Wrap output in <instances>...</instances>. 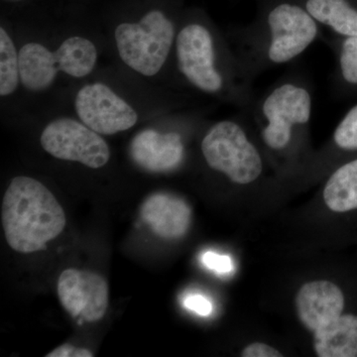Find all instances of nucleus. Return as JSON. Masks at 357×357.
Returning <instances> with one entry per match:
<instances>
[{
    "label": "nucleus",
    "instance_id": "obj_17",
    "mask_svg": "<svg viewBox=\"0 0 357 357\" xmlns=\"http://www.w3.org/2000/svg\"><path fill=\"white\" fill-rule=\"evenodd\" d=\"M335 142L345 150L357 149V105L349 112L335 129Z\"/></svg>",
    "mask_w": 357,
    "mask_h": 357
},
{
    "label": "nucleus",
    "instance_id": "obj_2",
    "mask_svg": "<svg viewBox=\"0 0 357 357\" xmlns=\"http://www.w3.org/2000/svg\"><path fill=\"white\" fill-rule=\"evenodd\" d=\"M301 323L314 335L319 357H357V316L342 314L344 296L333 282H310L296 296Z\"/></svg>",
    "mask_w": 357,
    "mask_h": 357
},
{
    "label": "nucleus",
    "instance_id": "obj_19",
    "mask_svg": "<svg viewBox=\"0 0 357 357\" xmlns=\"http://www.w3.org/2000/svg\"><path fill=\"white\" fill-rule=\"evenodd\" d=\"M203 262L206 267L218 273H229L234 269V264L229 256L218 255L213 251L204 253Z\"/></svg>",
    "mask_w": 357,
    "mask_h": 357
},
{
    "label": "nucleus",
    "instance_id": "obj_7",
    "mask_svg": "<svg viewBox=\"0 0 357 357\" xmlns=\"http://www.w3.org/2000/svg\"><path fill=\"white\" fill-rule=\"evenodd\" d=\"M76 110L84 124L103 135L128 130L138 119L137 112L103 84L84 86L77 95Z\"/></svg>",
    "mask_w": 357,
    "mask_h": 357
},
{
    "label": "nucleus",
    "instance_id": "obj_13",
    "mask_svg": "<svg viewBox=\"0 0 357 357\" xmlns=\"http://www.w3.org/2000/svg\"><path fill=\"white\" fill-rule=\"evenodd\" d=\"M130 156L148 172H170L182 162L184 146L178 133L161 134L146 129L133 138Z\"/></svg>",
    "mask_w": 357,
    "mask_h": 357
},
{
    "label": "nucleus",
    "instance_id": "obj_20",
    "mask_svg": "<svg viewBox=\"0 0 357 357\" xmlns=\"http://www.w3.org/2000/svg\"><path fill=\"white\" fill-rule=\"evenodd\" d=\"M185 307L190 311L197 312L199 316H208L213 312V305L210 301L201 295H192L185 298Z\"/></svg>",
    "mask_w": 357,
    "mask_h": 357
},
{
    "label": "nucleus",
    "instance_id": "obj_8",
    "mask_svg": "<svg viewBox=\"0 0 357 357\" xmlns=\"http://www.w3.org/2000/svg\"><path fill=\"white\" fill-rule=\"evenodd\" d=\"M58 296L66 311L84 321H100L109 307V285L102 275L69 268L61 273Z\"/></svg>",
    "mask_w": 357,
    "mask_h": 357
},
{
    "label": "nucleus",
    "instance_id": "obj_22",
    "mask_svg": "<svg viewBox=\"0 0 357 357\" xmlns=\"http://www.w3.org/2000/svg\"><path fill=\"white\" fill-rule=\"evenodd\" d=\"M93 354L89 349H79L70 344H63L47 354L46 357H93Z\"/></svg>",
    "mask_w": 357,
    "mask_h": 357
},
{
    "label": "nucleus",
    "instance_id": "obj_11",
    "mask_svg": "<svg viewBox=\"0 0 357 357\" xmlns=\"http://www.w3.org/2000/svg\"><path fill=\"white\" fill-rule=\"evenodd\" d=\"M178 68L202 91L215 93L222 79L213 67V40L210 32L198 24L185 26L177 38Z\"/></svg>",
    "mask_w": 357,
    "mask_h": 357
},
{
    "label": "nucleus",
    "instance_id": "obj_5",
    "mask_svg": "<svg viewBox=\"0 0 357 357\" xmlns=\"http://www.w3.org/2000/svg\"><path fill=\"white\" fill-rule=\"evenodd\" d=\"M202 151L211 169L225 174L236 184H250L262 172L259 153L234 122L222 121L213 126L204 136Z\"/></svg>",
    "mask_w": 357,
    "mask_h": 357
},
{
    "label": "nucleus",
    "instance_id": "obj_9",
    "mask_svg": "<svg viewBox=\"0 0 357 357\" xmlns=\"http://www.w3.org/2000/svg\"><path fill=\"white\" fill-rule=\"evenodd\" d=\"M311 96L306 89L284 84L268 96L263 112L269 121L263 137L268 146L282 149L287 146L294 124H304L311 116Z\"/></svg>",
    "mask_w": 357,
    "mask_h": 357
},
{
    "label": "nucleus",
    "instance_id": "obj_18",
    "mask_svg": "<svg viewBox=\"0 0 357 357\" xmlns=\"http://www.w3.org/2000/svg\"><path fill=\"white\" fill-rule=\"evenodd\" d=\"M342 76L345 81L357 84V37H347L340 56Z\"/></svg>",
    "mask_w": 357,
    "mask_h": 357
},
{
    "label": "nucleus",
    "instance_id": "obj_16",
    "mask_svg": "<svg viewBox=\"0 0 357 357\" xmlns=\"http://www.w3.org/2000/svg\"><path fill=\"white\" fill-rule=\"evenodd\" d=\"M20 79V55L6 30L0 28V95H11Z\"/></svg>",
    "mask_w": 357,
    "mask_h": 357
},
{
    "label": "nucleus",
    "instance_id": "obj_6",
    "mask_svg": "<svg viewBox=\"0 0 357 357\" xmlns=\"http://www.w3.org/2000/svg\"><path fill=\"white\" fill-rule=\"evenodd\" d=\"M45 151L55 158L102 168L109 160V148L100 134L70 119L51 122L41 135Z\"/></svg>",
    "mask_w": 357,
    "mask_h": 357
},
{
    "label": "nucleus",
    "instance_id": "obj_4",
    "mask_svg": "<svg viewBox=\"0 0 357 357\" xmlns=\"http://www.w3.org/2000/svg\"><path fill=\"white\" fill-rule=\"evenodd\" d=\"M174 39V26L161 11L146 14L139 23H123L115 30L121 60L131 69L152 77L163 67Z\"/></svg>",
    "mask_w": 357,
    "mask_h": 357
},
{
    "label": "nucleus",
    "instance_id": "obj_1",
    "mask_svg": "<svg viewBox=\"0 0 357 357\" xmlns=\"http://www.w3.org/2000/svg\"><path fill=\"white\" fill-rule=\"evenodd\" d=\"M1 220L7 243L16 252L33 253L62 234L65 211L39 181L14 178L4 194Z\"/></svg>",
    "mask_w": 357,
    "mask_h": 357
},
{
    "label": "nucleus",
    "instance_id": "obj_10",
    "mask_svg": "<svg viewBox=\"0 0 357 357\" xmlns=\"http://www.w3.org/2000/svg\"><path fill=\"white\" fill-rule=\"evenodd\" d=\"M272 33L270 60L286 63L299 55L314 41L317 25L314 18L299 6L281 4L268 16Z\"/></svg>",
    "mask_w": 357,
    "mask_h": 357
},
{
    "label": "nucleus",
    "instance_id": "obj_15",
    "mask_svg": "<svg viewBox=\"0 0 357 357\" xmlns=\"http://www.w3.org/2000/svg\"><path fill=\"white\" fill-rule=\"evenodd\" d=\"M306 6L312 18L338 34L357 37V11L347 0H307Z\"/></svg>",
    "mask_w": 357,
    "mask_h": 357
},
{
    "label": "nucleus",
    "instance_id": "obj_12",
    "mask_svg": "<svg viewBox=\"0 0 357 357\" xmlns=\"http://www.w3.org/2000/svg\"><path fill=\"white\" fill-rule=\"evenodd\" d=\"M140 217L155 236L178 239L187 234L192 220V210L184 199L159 192L150 195L141 204Z\"/></svg>",
    "mask_w": 357,
    "mask_h": 357
},
{
    "label": "nucleus",
    "instance_id": "obj_3",
    "mask_svg": "<svg viewBox=\"0 0 357 357\" xmlns=\"http://www.w3.org/2000/svg\"><path fill=\"white\" fill-rule=\"evenodd\" d=\"M20 82L32 91H45L55 81L59 70L75 77L91 74L98 52L93 42L70 37L52 53L41 44L28 43L20 51Z\"/></svg>",
    "mask_w": 357,
    "mask_h": 357
},
{
    "label": "nucleus",
    "instance_id": "obj_23",
    "mask_svg": "<svg viewBox=\"0 0 357 357\" xmlns=\"http://www.w3.org/2000/svg\"><path fill=\"white\" fill-rule=\"evenodd\" d=\"M9 1H18V0H9Z\"/></svg>",
    "mask_w": 357,
    "mask_h": 357
},
{
    "label": "nucleus",
    "instance_id": "obj_21",
    "mask_svg": "<svg viewBox=\"0 0 357 357\" xmlns=\"http://www.w3.org/2000/svg\"><path fill=\"white\" fill-rule=\"evenodd\" d=\"M241 356L243 357H282L283 354L280 351L275 349L270 345L261 344V342H255L249 344L241 352Z\"/></svg>",
    "mask_w": 357,
    "mask_h": 357
},
{
    "label": "nucleus",
    "instance_id": "obj_14",
    "mask_svg": "<svg viewBox=\"0 0 357 357\" xmlns=\"http://www.w3.org/2000/svg\"><path fill=\"white\" fill-rule=\"evenodd\" d=\"M324 199L335 213L357 210V160L340 167L328 178Z\"/></svg>",
    "mask_w": 357,
    "mask_h": 357
}]
</instances>
